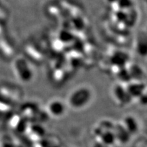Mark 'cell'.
Listing matches in <instances>:
<instances>
[{
    "instance_id": "cell-1",
    "label": "cell",
    "mask_w": 147,
    "mask_h": 147,
    "mask_svg": "<svg viewBox=\"0 0 147 147\" xmlns=\"http://www.w3.org/2000/svg\"><path fill=\"white\" fill-rule=\"evenodd\" d=\"M93 99L91 89L87 86H80L69 93L65 102L68 108L74 111H80L91 105Z\"/></svg>"
},
{
    "instance_id": "cell-2",
    "label": "cell",
    "mask_w": 147,
    "mask_h": 147,
    "mask_svg": "<svg viewBox=\"0 0 147 147\" xmlns=\"http://www.w3.org/2000/svg\"><path fill=\"white\" fill-rule=\"evenodd\" d=\"M65 101L59 98H54L47 102L45 110L47 117L53 119H61L65 117L67 112Z\"/></svg>"
},
{
    "instance_id": "cell-3",
    "label": "cell",
    "mask_w": 147,
    "mask_h": 147,
    "mask_svg": "<svg viewBox=\"0 0 147 147\" xmlns=\"http://www.w3.org/2000/svg\"><path fill=\"white\" fill-rule=\"evenodd\" d=\"M111 95L115 104L119 107H127L133 102L131 97L127 91L125 84L119 82L113 86Z\"/></svg>"
},
{
    "instance_id": "cell-4",
    "label": "cell",
    "mask_w": 147,
    "mask_h": 147,
    "mask_svg": "<svg viewBox=\"0 0 147 147\" xmlns=\"http://www.w3.org/2000/svg\"><path fill=\"white\" fill-rule=\"evenodd\" d=\"M14 69L16 78L23 83L30 82L34 78V71L25 59H17L14 61Z\"/></svg>"
},
{
    "instance_id": "cell-5",
    "label": "cell",
    "mask_w": 147,
    "mask_h": 147,
    "mask_svg": "<svg viewBox=\"0 0 147 147\" xmlns=\"http://www.w3.org/2000/svg\"><path fill=\"white\" fill-rule=\"evenodd\" d=\"M128 94L131 97L132 101L137 100L144 93H146V84L140 80H130L125 84Z\"/></svg>"
},
{
    "instance_id": "cell-6",
    "label": "cell",
    "mask_w": 147,
    "mask_h": 147,
    "mask_svg": "<svg viewBox=\"0 0 147 147\" xmlns=\"http://www.w3.org/2000/svg\"><path fill=\"white\" fill-rule=\"evenodd\" d=\"M121 124L123 126L126 131L130 135L134 136L139 131L140 125L136 117L132 115H126L120 121Z\"/></svg>"
},
{
    "instance_id": "cell-7",
    "label": "cell",
    "mask_w": 147,
    "mask_h": 147,
    "mask_svg": "<svg viewBox=\"0 0 147 147\" xmlns=\"http://www.w3.org/2000/svg\"><path fill=\"white\" fill-rule=\"evenodd\" d=\"M114 134H115L116 144L121 145V146H124L127 144L131 137V136L126 131L120 122L115 123Z\"/></svg>"
},
{
    "instance_id": "cell-8",
    "label": "cell",
    "mask_w": 147,
    "mask_h": 147,
    "mask_svg": "<svg viewBox=\"0 0 147 147\" xmlns=\"http://www.w3.org/2000/svg\"><path fill=\"white\" fill-rule=\"evenodd\" d=\"M128 57L125 53L117 52L111 57V62L115 67H125L127 63Z\"/></svg>"
},
{
    "instance_id": "cell-9",
    "label": "cell",
    "mask_w": 147,
    "mask_h": 147,
    "mask_svg": "<svg viewBox=\"0 0 147 147\" xmlns=\"http://www.w3.org/2000/svg\"><path fill=\"white\" fill-rule=\"evenodd\" d=\"M119 10L129 11L133 8V0H118L115 4Z\"/></svg>"
},
{
    "instance_id": "cell-10",
    "label": "cell",
    "mask_w": 147,
    "mask_h": 147,
    "mask_svg": "<svg viewBox=\"0 0 147 147\" xmlns=\"http://www.w3.org/2000/svg\"><path fill=\"white\" fill-rule=\"evenodd\" d=\"M138 50L141 55H145L146 53V36L140 38L138 42Z\"/></svg>"
},
{
    "instance_id": "cell-11",
    "label": "cell",
    "mask_w": 147,
    "mask_h": 147,
    "mask_svg": "<svg viewBox=\"0 0 147 147\" xmlns=\"http://www.w3.org/2000/svg\"><path fill=\"white\" fill-rule=\"evenodd\" d=\"M117 1L118 0H106V1L107 2L108 4L110 5H115L117 3Z\"/></svg>"
},
{
    "instance_id": "cell-12",
    "label": "cell",
    "mask_w": 147,
    "mask_h": 147,
    "mask_svg": "<svg viewBox=\"0 0 147 147\" xmlns=\"http://www.w3.org/2000/svg\"><path fill=\"white\" fill-rule=\"evenodd\" d=\"M67 147H71V146H67Z\"/></svg>"
}]
</instances>
